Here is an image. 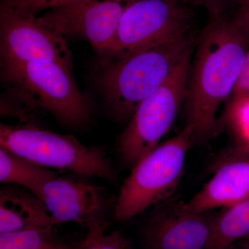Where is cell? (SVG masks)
I'll use <instances>...</instances> for the list:
<instances>
[{"label":"cell","mask_w":249,"mask_h":249,"mask_svg":"<svg viewBox=\"0 0 249 249\" xmlns=\"http://www.w3.org/2000/svg\"><path fill=\"white\" fill-rule=\"evenodd\" d=\"M249 51V0L209 16L191 59L185 101L196 142L219 133L218 111L231 96Z\"/></svg>","instance_id":"1"},{"label":"cell","mask_w":249,"mask_h":249,"mask_svg":"<svg viewBox=\"0 0 249 249\" xmlns=\"http://www.w3.org/2000/svg\"><path fill=\"white\" fill-rule=\"evenodd\" d=\"M193 34L173 37L118 58H98L95 83L111 119L127 123L139 105L160 89L193 53Z\"/></svg>","instance_id":"2"},{"label":"cell","mask_w":249,"mask_h":249,"mask_svg":"<svg viewBox=\"0 0 249 249\" xmlns=\"http://www.w3.org/2000/svg\"><path fill=\"white\" fill-rule=\"evenodd\" d=\"M1 68L3 83L34 111L48 113L58 124L74 130L91 124L92 103L80 91L70 69L42 60Z\"/></svg>","instance_id":"3"},{"label":"cell","mask_w":249,"mask_h":249,"mask_svg":"<svg viewBox=\"0 0 249 249\" xmlns=\"http://www.w3.org/2000/svg\"><path fill=\"white\" fill-rule=\"evenodd\" d=\"M0 147L49 169L67 170L81 178H102L113 184L118 181L105 149L87 146L71 134L33 124H1Z\"/></svg>","instance_id":"4"},{"label":"cell","mask_w":249,"mask_h":249,"mask_svg":"<svg viewBox=\"0 0 249 249\" xmlns=\"http://www.w3.org/2000/svg\"><path fill=\"white\" fill-rule=\"evenodd\" d=\"M195 142L193 129L186 124L178 135L139 160L121 186L113 219L129 220L167 200L178 188Z\"/></svg>","instance_id":"5"},{"label":"cell","mask_w":249,"mask_h":249,"mask_svg":"<svg viewBox=\"0 0 249 249\" xmlns=\"http://www.w3.org/2000/svg\"><path fill=\"white\" fill-rule=\"evenodd\" d=\"M192 53L187 55L160 89L138 106L117 144L121 160L134 165L158 146L169 132L186 101Z\"/></svg>","instance_id":"6"},{"label":"cell","mask_w":249,"mask_h":249,"mask_svg":"<svg viewBox=\"0 0 249 249\" xmlns=\"http://www.w3.org/2000/svg\"><path fill=\"white\" fill-rule=\"evenodd\" d=\"M195 14L182 0H134L114 37L98 58H118L159 42L193 34Z\"/></svg>","instance_id":"7"},{"label":"cell","mask_w":249,"mask_h":249,"mask_svg":"<svg viewBox=\"0 0 249 249\" xmlns=\"http://www.w3.org/2000/svg\"><path fill=\"white\" fill-rule=\"evenodd\" d=\"M39 198L54 227L74 223L88 229L86 237L104 233L114 218L115 197L102 186L76 178L58 176L47 181Z\"/></svg>","instance_id":"8"},{"label":"cell","mask_w":249,"mask_h":249,"mask_svg":"<svg viewBox=\"0 0 249 249\" xmlns=\"http://www.w3.org/2000/svg\"><path fill=\"white\" fill-rule=\"evenodd\" d=\"M1 66L24 62H57L73 70L72 53L66 38L0 0Z\"/></svg>","instance_id":"9"},{"label":"cell","mask_w":249,"mask_h":249,"mask_svg":"<svg viewBox=\"0 0 249 249\" xmlns=\"http://www.w3.org/2000/svg\"><path fill=\"white\" fill-rule=\"evenodd\" d=\"M134 0H78L47 10L37 22L64 37L89 42L102 53L115 36L119 22Z\"/></svg>","instance_id":"10"},{"label":"cell","mask_w":249,"mask_h":249,"mask_svg":"<svg viewBox=\"0 0 249 249\" xmlns=\"http://www.w3.org/2000/svg\"><path fill=\"white\" fill-rule=\"evenodd\" d=\"M214 216L186 212L179 204L163 210L148 221L142 232L144 249H209Z\"/></svg>","instance_id":"11"},{"label":"cell","mask_w":249,"mask_h":249,"mask_svg":"<svg viewBox=\"0 0 249 249\" xmlns=\"http://www.w3.org/2000/svg\"><path fill=\"white\" fill-rule=\"evenodd\" d=\"M249 197V157L226 159L200 191L179 204L186 212L231 207Z\"/></svg>","instance_id":"12"},{"label":"cell","mask_w":249,"mask_h":249,"mask_svg":"<svg viewBox=\"0 0 249 249\" xmlns=\"http://www.w3.org/2000/svg\"><path fill=\"white\" fill-rule=\"evenodd\" d=\"M54 227L43 201L22 187L0 190V233Z\"/></svg>","instance_id":"13"},{"label":"cell","mask_w":249,"mask_h":249,"mask_svg":"<svg viewBox=\"0 0 249 249\" xmlns=\"http://www.w3.org/2000/svg\"><path fill=\"white\" fill-rule=\"evenodd\" d=\"M59 176L45 168L0 147V182L22 187L39 197L47 181Z\"/></svg>","instance_id":"14"},{"label":"cell","mask_w":249,"mask_h":249,"mask_svg":"<svg viewBox=\"0 0 249 249\" xmlns=\"http://www.w3.org/2000/svg\"><path fill=\"white\" fill-rule=\"evenodd\" d=\"M249 236V197L214 216L209 249H224Z\"/></svg>","instance_id":"15"},{"label":"cell","mask_w":249,"mask_h":249,"mask_svg":"<svg viewBox=\"0 0 249 249\" xmlns=\"http://www.w3.org/2000/svg\"><path fill=\"white\" fill-rule=\"evenodd\" d=\"M0 249H75L64 242L54 227L0 233Z\"/></svg>","instance_id":"16"},{"label":"cell","mask_w":249,"mask_h":249,"mask_svg":"<svg viewBox=\"0 0 249 249\" xmlns=\"http://www.w3.org/2000/svg\"><path fill=\"white\" fill-rule=\"evenodd\" d=\"M226 121L238 139L237 147H249V95L231 98Z\"/></svg>","instance_id":"17"},{"label":"cell","mask_w":249,"mask_h":249,"mask_svg":"<svg viewBox=\"0 0 249 249\" xmlns=\"http://www.w3.org/2000/svg\"><path fill=\"white\" fill-rule=\"evenodd\" d=\"M75 249H132V247L129 241L120 231H114L108 235L104 232L85 237L80 247Z\"/></svg>","instance_id":"18"},{"label":"cell","mask_w":249,"mask_h":249,"mask_svg":"<svg viewBox=\"0 0 249 249\" xmlns=\"http://www.w3.org/2000/svg\"><path fill=\"white\" fill-rule=\"evenodd\" d=\"M12 7L23 14L37 17L47 10L78 0H5Z\"/></svg>","instance_id":"19"},{"label":"cell","mask_w":249,"mask_h":249,"mask_svg":"<svg viewBox=\"0 0 249 249\" xmlns=\"http://www.w3.org/2000/svg\"><path fill=\"white\" fill-rule=\"evenodd\" d=\"M191 6L204 7L209 16H217L229 11L238 4L241 0H182Z\"/></svg>","instance_id":"20"},{"label":"cell","mask_w":249,"mask_h":249,"mask_svg":"<svg viewBox=\"0 0 249 249\" xmlns=\"http://www.w3.org/2000/svg\"><path fill=\"white\" fill-rule=\"evenodd\" d=\"M247 95H249V51L240 76L232 91L231 98L240 97Z\"/></svg>","instance_id":"21"},{"label":"cell","mask_w":249,"mask_h":249,"mask_svg":"<svg viewBox=\"0 0 249 249\" xmlns=\"http://www.w3.org/2000/svg\"><path fill=\"white\" fill-rule=\"evenodd\" d=\"M231 155V156H228L227 159L234 158V157H249V147H237L235 150H232Z\"/></svg>","instance_id":"22"},{"label":"cell","mask_w":249,"mask_h":249,"mask_svg":"<svg viewBox=\"0 0 249 249\" xmlns=\"http://www.w3.org/2000/svg\"><path fill=\"white\" fill-rule=\"evenodd\" d=\"M224 249H249L247 246L245 245L243 247H237L236 246L232 245L231 246H229V247H227V248Z\"/></svg>","instance_id":"23"},{"label":"cell","mask_w":249,"mask_h":249,"mask_svg":"<svg viewBox=\"0 0 249 249\" xmlns=\"http://www.w3.org/2000/svg\"><path fill=\"white\" fill-rule=\"evenodd\" d=\"M246 239L247 240V243L246 244V246H247L248 248H249V237H246Z\"/></svg>","instance_id":"24"}]
</instances>
